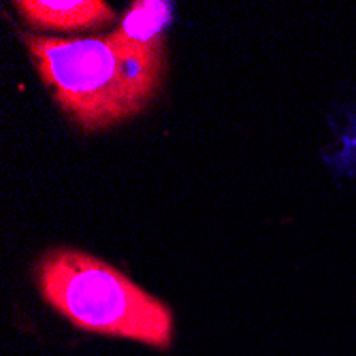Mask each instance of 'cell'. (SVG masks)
<instances>
[{
  "label": "cell",
  "mask_w": 356,
  "mask_h": 356,
  "mask_svg": "<svg viewBox=\"0 0 356 356\" xmlns=\"http://www.w3.org/2000/svg\"><path fill=\"white\" fill-rule=\"evenodd\" d=\"M24 22L41 30H90L107 26L115 13L105 0H17Z\"/></svg>",
  "instance_id": "3957f363"
},
{
  "label": "cell",
  "mask_w": 356,
  "mask_h": 356,
  "mask_svg": "<svg viewBox=\"0 0 356 356\" xmlns=\"http://www.w3.org/2000/svg\"><path fill=\"white\" fill-rule=\"evenodd\" d=\"M173 7L165 0H137L120 28L107 37L113 45L165 56V30L171 22Z\"/></svg>",
  "instance_id": "277c9868"
},
{
  "label": "cell",
  "mask_w": 356,
  "mask_h": 356,
  "mask_svg": "<svg viewBox=\"0 0 356 356\" xmlns=\"http://www.w3.org/2000/svg\"><path fill=\"white\" fill-rule=\"evenodd\" d=\"M35 277L43 301L79 331L158 350L173 343L171 307L103 258L56 248L39 258Z\"/></svg>",
  "instance_id": "7a4b0ae2"
},
{
  "label": "cell",
  "mask_w": 356,
  "mask_h": 356,
  "mask_svg": "<svg viewBox=\"0 0 356 356\" xmlns=\"http://www.w3.org/2000/svg\"><path fill=\"white\" fill-rule=\"evenodd\" d=\"M24 43L56 103L81 131H105L141 113L160 90L165 56L124 49L107 37L26 35Z\"/></svg>",
  "instance_id": "6da1fadb"
}]
</instances>
